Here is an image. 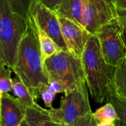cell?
Instances as JSON below:
<instances>
[{
    "label": "cell",
    "mask_w": 126,
    "mask_h": 126,
    "mask_svg": "<svg viewBox=\"0 0 126 126\" xmlns=\"http://www.w3.org/2000/svg\"><path fill=\"white\" fill-rule=\"evenodd\" d=\"M13 71L27 86L35 100L39 97L41 89L48 85V77L41 58L34 21L30 15L27 17V30Z\"/></svg>",
    "instance_id": "cell-1"
},
{
    "label": "cell",
    "mask_w": 126,
    "mask_h": 126,
    "mask_svg": "<svg viewBox=\"0 0 126 126\" xmlns=\"http://www.w3.org/2000/svg\"><path fill=\"white\" fill-rule=\"evenodd\" d=\"M81 61L86 83L92 99L96 103H103L107 97L114 67L106 63L96 35H92L87 41Z\"/></svg>",
    "instance_id": "cell-2"
},
{
    "label": "cell",
    "mask_w": 126,
    "mask_h": 126,
    "mask_svg": "<svg viewBox=\"0 0 126 126\" xmlns=\"http://www.w3.org/2000/svg\"><path fill=\"white\" fill-rule=\"evenodd\" d=\"M27 19L15 13L8 0H0V63L14 69Z\"/></svg>",
    "instance_id": "cell-3"
},
{
    "label": "cell",
    "mask_w": 126,
    "mask_h": 126,
    "mask_svg": "<svg viewBox=\"0 0 126 126\" xmlns=\"http://www.w3.org/2000/svg\"><path fill=\"white\" fill-rule=\"evenodd\" d=\"M44 66L48 80L52 79L61 82L66 88L65 94L86 81L81 59L68 51L62 50L48 58Z\"/></svg>",
    "instance_id": "cell-4"
},
{
    "label": "cell",
    "mask_w": 126,
    "mask_h": 126,
    "mask_svg": "<svg viewBox=\"0 0 126 126\" xmlns=\"http://www.w3.org/2000/svg\"><path fill=\"white\" fill-rule=\"evenodd\" d=\"M86 81L61 97L58 109H49L52 118L62 126H71L78 118L92 111Z\"/></svg>",
    "instance_id": "cell-5"
},
{
    "label": "cell",
    "mask_w": 126,
    "mask_h": 126,
    "mask_svg": "<svg viewBox=\"0 0 126 126\" xmlns=\"http://www.w3.org/2000/svg\"><path fill=\"white\" fill-rule=\"evenodd\" d=\"M96 35L106 63L116 67L126 57V47L121 36V23L118 16L103 25Z\"/></svg>",
    "instance_id": "cell-6"
},
{
    "label": "cell",
    "mask_w": 126,
    "mask_h": 126,
    "mask_svg": "<svg viewBox=\"0 0 126 126\" xmlns=\"http://www.w3.org/2000/svg\"><path fill=\"white\" fill-rule=\"evenodd\" d=\"M117 17L114 0H84L83 25L91 34Z\"/></svg>",
    "instance_id": "cell-7"
},
{
    "label": "cell",
    "mask_w": 126,
    "mask_h": 126,
    "mask_svg": "<svg viewBox=\"0 0 126 126\" xmlns=\"http://www.w3.org/2000/svg\"><path fill=\"white\" fill-rule=\"evenodd\" d=\"M29 14L35 19L40 29L44 31L63 50L68 51L63 37L61 26L55 12L50 10L38 0H33Z\"/></svg>",
    "instance_id": "cell-8"
},
{
    "label": "cell",
    "mask_w": 126,
    "mask_h": 126,
    "mask_svg": "<svg viewBox=\"0 0 126 126\" xmlns=\"http://www.w3.org/2000/svg\"><path fill=\"white\" fill-rule=\"evenodd\" d=\"M57 15L68 52L81 59L86 44L92 34L75 21L61 15Z\"/></svg>",
    "instance_id": "cell-9"
},
{
    "label": "cell",
    "mask_w": 126,
    "mask_h": 126,
    "mask_svg": "<svg viewBox=\"0 0 126 126\" xmlns=\"http://www.w3.org/2000/svg\"><path fill=\"white\" fill-rule=\"evenodd\" d=\"M0 99V126H21L27 109L8 93L1 94Z\"/></svg>",
    "instance_id": "cell-10"
},
{
    "label": "cell",
    "mask_w": 126,
    "mask_h": 126,
    "mask_svg": "<svg viewBox=\"0 0 126 126\" xmlns=\"http://www.w3.org/2000/svg\"><path fill=\"white\" fill-rule=\"evenodd\" d=\"M84 0H63L55 13L83 25Z\"/></svg>",
    "instance_id": "cell-11"
},
{
    "label": "cell",
    "mask_w": 126,
    "mask_h": 126,
    "mask_svg": "<svg viewBox=\"0 0 126 126\" xmlns=\"http://www.w3.org/2000/svg\"><path fill=\"white\" fill-rule=\"evenodd\" d=\"M13 89L12 92L16 96L17 101L26 109H32L39 111H47V109H43L36 102L31 93L24 83L16 76L13 79Z\"/></svg>",
    "instance_id": "cell-12"
},
{
    "label": "cell",
    "mask_w": 126,
    "mask_h": 126,
    "mask_svg": "<svg viewBox=\"0 0 126 126\" xmlns=\"http://www.w3.org/2000/svg\"><path fill=\"white\" fill-rule=\"evenodd\" d=\"M28 15H30V14H28ZM32 18L33 19L35 30H36L40 52H41V58H42L43 63H44L48 58H49L52 56L55 55V54L58 53L59 52L62 51L63 49L58 46V44L52 39V38L50 36H49L44 31H43L41 29H40L38 27V26L37 25V24L35 21L34 18L32 16Z\"/></svg>",
    "instance_id": "cell-13"
},
{
    "label": "cell",
    "mask_w": 126,
    "mask_h": 126,
    "mask_svg": "<svg viewBox=\"0 0 126 126\" xmlns=\"http://www.w3.org/2000/svg\"><path fill=\"white\" fill-rule=\"evenodd\" d=\"M25 120L29 126H62L52 118L48 109L39 111L27 109Z\"/></svg>",
    "instance_id": "cell-14"
},
{
    "label": "cell",
    "mask_w": 126,
    "mask_h": 126,
    "mask_svg": "<svg viewBox=\"0 0 126 126\" xmlns=\"http://www.w3.org/2000/svg\"><path fill=\"white\" fill-rule=\"evenodd\" d=\"M110 86L119 95L126 99V57L114 67Z\"/></svg>",
    "instance_id": "cell-15"
},
{
    "label": "cell",
    "mask_w": 126,
    "mask_h": 126,
    "mask_svg": "<svg viewBox=\"0 0 126 126\" xmlns=\"http://www.w3.org/2000/svg\"><path fill=\"white\" fill-rule=\"evenodd\" d=\"M108 103H111L117 114L118 121L126 126V99L119 95L110 86L106 97Z\"/></svg>",
    "instance_id": "cell-16"
},
{
    "label": "cell",
    "mask_w": 126,
    "mask_h": 126,
    "mask_svg": "<svg viewBox=\"0 0 126 126\" xmlns=\"http://www.w3.org/2000/svg\"><path fill=\"white\" fill-rule=\"evenodd\" d=\"M94 117L100 122H115L118 120L117 111L111 103H107L103 106L97 109L94 113Z\"/></svg>",
    "instance_id": "cell-17"
},
{
    "label": "cell",
    "mask_w": 126,
    "mask_h": 126,
    "mask_svg": "<svg viewBox=\"0 0 126 126\" xmlns=\"http://www.w3.org/2000/svg\"><path fill=\"white\" fill-rule=\"evenodd\" d=\"M12 70L4 64L0 63V95L8 93L13 89V79L11 78Z\"/></svg>",
    "instance_id": "cell-18"
},
{
    "label": "cell",
    "mask_w": 126,
    "mask_h": 126,
    "mask_svg": "<svg viewBox=\"0 0 126 126\" xmlns=\"http://www.w3.org/2000/svg\"><path fill=\"white\" fill-rule=\"evenodd\" d=\"M12 10L27 19L29 11L33 0H8Z\"/></svg>",
    "instance_id": "cell-19"
},
{
    "label": "cell",
    "mask_w": 126,
    "mask_h": 126,
    "mask_svg": "<svg viewBox=\"0 0 126 126\" xmlns=\"http://www.w3.org/2000/svg\"><path fill=\"white\" fill-rule=\"evenodd\" d=\"M98 121L94 117L92 111L78 118L71 126H97Z\"/></svg>",
    "instance_id": "cell-20"
},
{
    "label": "cell",
    "mask_w": 126,
    "mask_h": 126,
    "mask_svg": "<svg viewBox=\"0 0 126 126\" xmlns=\"http://www.w3.org/2000/svg\"><path fill=\"white\" fill-rule=\"evenodd\" d=\"M55 94L54 92H51L47 86L44 87L40 91V97L44 101L45 106L49 109H53L52 107V102L55 97Z\"/></svg>",
    "instance_id": "cell-21"
},
{
    "label": "cell",
    "mask_w": 126,
    "mask_h": 126,
    "mask_svg": "<svg viewBox=\"0 0 126 126\" xmlns=\"http://www.w3.org/2000/svg\"><path fill=\"white\" fill-rule=\"evenodd\" d=\"M48 89L54 92L55 94H58V93H66V88L64 86V85L56 80H48V85H47Z\"/></svg>",
    "instance_id": "cell-22"
},
{
    "label": "cell",
    "mask_w": 126,
    "mask_h": 126,
    "mask_svg": "<svg viewBox=\"0 0 126 126\" xmlns=\"http://www.w3.org/2000/svg\"><path fill=\"white\" fill-rule=\"evenodd\" d=\"M44 5L55 12L63 0H38Z\"/></svg>",
    "instance_id": "cell-23"
},
{
    "label": "cell",
    "mask_w": 126,
    "mask_h": 126,
    "mask_svg": "<svg viewBox=\"0 0 126 126\" xmlns=\"http://www.w3.org/2000/svg\"><path fill=\"white\" fill-rule=\"evenodd\" d=\"M118 18H120V23H121V36H122V38H123V41L126 50V21L125 20H123V18H120L119 16H118Z\"/></svg>",
    "instance_id": "cell-24"
},
{
    "label": "cell",
    "mask_w": 126,
    "mask_h": 126,
    "mask_svg": "<svg viewBox=\"0 0 126 126\" xmlns=\"http://www.w3.org/2000/svg\"><path fill=\"white\" fill-rule=\"evenodd\" d=\"M116 7L126 11V0H114Z\"/></svg>",
    "instance_id": "cell-25"
},
{
    "label": "cell",
    "mask_w": 126,
    "mask_h": 126,
    "mask_svg": "<svg viewBox=\"0 0 126 126\" xmlns=\"http://www.w3.org/2000/svg\"><path fill=\"white\" fill-rule=\"evenodd\" d=\"M116 11H117V16H118L120 18H123V20H125V21H126V10H123V9H120V8H119V7H116Z\"/></svg>",
    "instance_id": "cell-26"
},
{
    "label": "cell",
    "mask_w": 126,
    "mask_h": 126,
    "mask_svg": "<svg viewBox=\"0 0 126 126\" xmlns=\"http://www.w3.org/2000/svg\"><path fill=\"white\" fill-rule=\"evenodd\" d=\"M97 126H116L114 122H100L98 123Z\"/></svg>",
    "instance_id": "cell-27"
},
{
    "label": "cell",
    "mask_w": 126,
    "mask_h": 126,
    "mask_svg": "<svg viewBox=\"0 0 126 126\" xmlns=\"http://www.w3.org/2000/svg\"><path fill=\"white\" fill-rule=\"evenodd\" d=\"M21 126H29V125L27 124V121H26V120H24L22 122V123L21 124Z\"/></svg>",
    "instance_id": "cell-28"
}]
</instances>
